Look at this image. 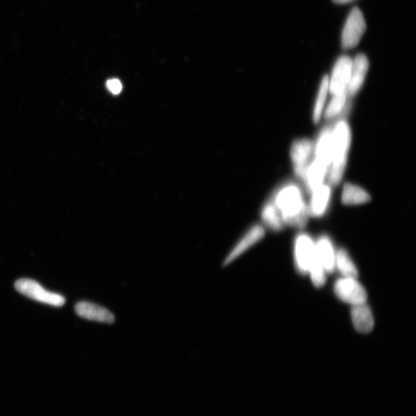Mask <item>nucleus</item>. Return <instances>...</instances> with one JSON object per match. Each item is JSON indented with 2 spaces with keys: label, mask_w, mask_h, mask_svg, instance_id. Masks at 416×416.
Wrapping results in <instances>:
<instances>
[{
  "label": "nucleus",
  "mask_w": 416,
  "mask_h": 416,
  "mask_svg": "<svg viewBox=\"0 0 416 416\" xmlns=\"http://www.w3.org/2000/svg\"><path fill=\"white\" fill-rule=\"evenodd\" d=\"M352 59L342 56L337 59L331 75L328 79V91L332 95L345 92L348 86L352 71Z\"/></svg>",
  "instance_id": "obj_8"
},
{
  "label": "nucleus",
  "mask_w": 416,
  "mask_h": 416,
  "mask_svg": "<svg viewBox=\"0 0 416 416\" xmlns=\"http://www.w3.org/2000/svg\"><path fill=\"white\" fill-rule=\"evenodd\" d=\"M335 268L343 277L357 279L359 271L348 251L341 248L336 251Z\"/></svg>",
  "instance_id": "obj_19"
},
{
  "label": "nucleus",
  "mask_w": 416,
  "mask_h": 416,
  "mask_svg": "<svg viewBox=\"0 0 416 416\" xmlns=\"http://www.w3.org/2000/svg\"><path fill=\"white\" fill-rule=\"evenodd\" d=\"M335 4H346L354 1V0H333Z\"/></svg>",
  "instance_id": "obj_24"
},
{
  "label": "nucleus",
  "mask_w": 416,
  "mask_h": 416,
  "mask_svg": "<svg viewBox=\"0 0 416 416\" xmlns=\"http://www.w3.org/2000/svg\"><path fill=\"white\" fill-rule=\"evenodd\" d=\"M308 274L310 275L312 283L317 288L323 287L326 282V275L328 274L325 267L318 261L317 258H315L314 262L310 266Z\"/></svg>",
  "instance_id": "obj_22"
},
{
  "label": "nucleus",
  "mask_w": 416,
  "mask_h": 416,
  "mask_svg": "<svg viewBox=\"0 0 416 416\" xmlns=\"http://www.w3.org/2000/svg\"><path fill=\"white\" fill-rule=\"evenodd\" d=\"M265 235V231L261 225L255 224L251 227L237 244L233 246L226 258H224L223 266H228L235 262L241 255L245 253L251 247L261 241Z\"/></svg>",
  "instance_id": "obj_9"
},
{
  "label": "nucleus",
  "mask_w": 416,
  "mask_h": 416,
  "mask_svg": "<svg viewBox=\"0 0 416 416\" xmlns=\"http://www.w3.org/2000/svg\"><path fill=\"white\" fill-rule=\"evenodd\" d=\"M334 291L337 299L353 306L366 303L367 292L363 286L354 277H342L334 285Z\"/></svg>",
  "instance_id": "obj_5"
},
{
  "label": "nucleus",
  "mask_w": 416,
  "mask_h": 416,
  "mask_svg": "<svg viewBox=\"0 0 416 416\" xmlns=\"http://www.w3.org/2000/svg\"><path fill=\"white\" fill-rule=\"evenodd\" d=\"M333 96L332 100L325 110L324 117L326 120H330L340 115L345 107L347 99L349 98L346 91L333 95Z\"/></svg>",
  "instance_id": "obj_20"
},
{
  "label": "nucleus",
  "mask_w": 416,
  "mask_h": 416,
  "mask_svg": "<svg viewBox=\"0 0 416 416\" xmlns=\"http://www.w3.org/2000/svg\"><path fill=\"white\" fill-rule=\"evenodd\" d=\"M351 129L345 120L337 122L332 132L331 163L328 172V185L337 186L342 179L351 144Z\"/></svg>",
  "instance_id": "obj_2"
},
{
  "label": "nucleus",
  "mask_w": 416,
  "mask_h": 416,
  "mask_svg": "<svg viewBox=\"0 0 416 416\" xmlns=\"http://www.w3.org/2000/svg\"><path fill=\"white\" fill-rule=\"evenodd\" d=\"M314 143L309 139L303 138L294 141L291 147V159L296 176L304 181L312 154L314 153Z\"/></svg>",
  "instance_id": "obj_7"
},
{
  "label": "nucleus",
  "mask_w": 416,
  "mask_h": 416,
  "mask_svg": "<svg viewBox=\"0 0 416 416\" xmlns=\"http://www.w3.org/2000/svg\"><path fill=\"white\" fill-rule=\"evenodd\" d=\"M332 195L331 187L322 185L311 192V201L308 207L309 216L320 218L328 211Z\"/></svg>",
  "instance_id": "obj_12"
},
{
  "label": "nucleus",
  "mask_w": 416,
  "mask_h": 416,
  "mask_svg": "<svg viewBox=\"0 0 416 416\" xmlns=\"http://www.w3.org/2000/svg\"><path fill=\"white\" fill-rule=\"evenodd\" d=\"M371 201V196L363 188L350 183L344 185L342 202L345 205H359Z\"/></svg>",
  "instance_id": "obj_17"
},
{
  "label": "nucleus",
  "mask_w": 416,
  "mask_h": 416,
  "mask_svg": "<svg viewBox=\"0 0 416 416\" xmlns=\"http://www.w3.org/2000/svg\"><path fill=\"white\" fill-rule=\"evenodd\" d=\"M369 63L366 55L358 54L352 60V71L346 92L348 97H354L362 88L369 71Z\"/></svg>",
  "instance_id": "obj_10"
},
{
  "label": "nucleus",
  "mask_w": 416,
  "mask_h": 416,
  "mask_svg": "<svg viewBox=\"0 0 416 416\" xmlns=\"http://www.w3.org/2000/svg\"><path fill=\"white\" fill-rule=\"evenodd\" d=\"M351 318L354 328L360 333H369L374 328V314L366 303L352 306Z\"/></svg>",
  "instance_id": "obj_13"
},
{
  "label": "nucleus",
  "mask_w": 416,
  "mask_h": 416,
  "mask_svg": "<svg viewBox=\"0 0 416 416\" xmlns=\"http://www.w3.org/2000/svg\"><path fill=\"white\" fill-rule=\"evenodd\" d=\"M107 88L115 95L119 94L122 91V83L118 79H110L107 82Z\"/></svg>",
  "instance_id": "obj_23"
},
{
  "label": "nucleus",
  "mask_w": 416,
  "mask_h": 416,
  "mask_svg": "<svg viewBox=\"0 0 416 416\" xmlns=\"http://www.w3.org/2000/svg\"><path fill=\"white\" fill-rule=\"evenodd\" d=\"M80 317L94 322L112 324L115 322L114 314L105 308L88 301H81L75 307Z\"/></svg>",
  "instance_id": "obj_11"
},
{
  "label": "nucleus",
  "mask_w": 416,
  "mask_h": 416,
  "mask_svg": "<svg viewBox=\"0 0 416 416\" xmlns=\"http://www.w3.org/2000/svg\"><path fill=\"white\" fill-rule=\"evenodd\" d=\"M328 76H325L320 84V88L313 110V120L316 124L319 122L320 119L323 115L325 103L328 92Z\"/></svg>",
  "instance_id": "obj_21"
},
{
  "label": "nucleus",
  "mask_w": 416,
  "mask_h": 416,
  "mask_svg": "<svg viewBox=\"0 0 416 416\" xmlns=\"http://www.w3.org/2000/svg\"><path fill=\"white\" fill-rule=\"evenodd\" d=\"M333 129L325 127L319 133L314 145L315 159L330 167Z\"/></svg>",
  "instance_id": "obj_15"
},
{
  "label": "nucleus",
  "mask_w": 416,
  "mask_h": 416,
  "mask_svg": "<svg viewBox=\"0 0 416 416\" xmlns=\"http://www.w3.org/2000/svg\"><path fill=\"white\" fill-rule=\"evenodd\" d=\"M15 288L23 296L46 305L62 307L65 304V299L62 296L46 290L36 281L21 279L16 282Z\"/></svg>",
  "instance_id": "obj_3"
},
{
  "label": "nucleus",
  "mask_w": 416,
  "mask_h": 416,
  "mask_svg": "<svg viewBox=\"0 0 416 416\" xmlns=\"http://www.w3.org/2000/svg\"><path fill=\"white\" fill-rule=\"evenodd\" d=\"M316 255L328 274L335 270L336 251L333 241L326 236H320L316 242Z\"/></svg>",
  "instance_id": "obj_14"
},
{
  "label": "nucleus",
  "mask_w": 416,
  "mask_h": 416,
  "mask_svg": "<svg viewBox=\"0 0 416 416\" xmlns=\"http://www.w3.org/2000/svg\"><path fill=\"white\" fill-rule=\"evenodd\" d=\"M328 170V166L316 159L309 163L304 180L308 192L311 193L317 187L323 185Z\"/></svg>",
  "instance_id": "obj_16"
},
{
  "label": "nucleus",
  "mask_w": 416,
  "mask_h": 416,
  "mask_svg": "<svg viewBox=\"0 0 416 416\" xmlns=\"http://www.w3.org/2000/svg\"><path fill=\"white\" fill-rule=\"evenodd\" d=\"M366 30V23L362 11L357 7L353 8L342 30V47L350 50L357 47Z\"/></svg>",
  "instance_id": "obj_4"
},
{
  "label": "nucleus",
  "mask_w": 416,
  "mask_h": 416,
  "mask_svg": "<svg viewBox=\"0 0 416 416\" xmlns=\"http://www.w3.org/2000/svg\"><path fill=\"white\" fill-rule=\"evenodd\" d=\"M279 209L284 224L303 229L308 221V207L299 187L287 184L282 187L272 198Z\"/></svg>",
  "instance_id": "obj_1"
},
{
  "label": "nucleus",
  "mask_w": 416,
  "mask_h": 416,
  "mask_svg": "<svg viewBox=\"0 0 416 416\" xmlns=\"http://www.w3.org/2000/svg\"><path fill=\"white\" fill-rule=\"evenodd\" d=\"M316 258V242L307 233H300L294 241V262L297 271L307 275Z\"/></svg>",
  "instance_id": "obj_6"
},
{
  "label": "nucleus",
  "mask_w": 416,
  "mask_h": 416,
  "mask_svg": "<svg viewBox=\"0 0 416 416\" xmlns=\"http://www.w3.org/2000/svg\"><path fill=\"white\" fill-rule=\"evenodd\" d=\"M261 215L264 223L272 230L280 231L284 229L281 214L272 199L263 206Z\"/></svg>",
  "instance_id": "obj_18"
}]
</instances>
